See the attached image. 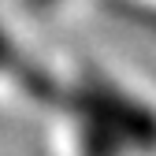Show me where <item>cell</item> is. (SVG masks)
Returning a JSON list of instances; mask_svg holds the SVG:
<instances>
[{
    "label": "cell",
    "mask_w": 156,
    "mask_h": 156,
    "mask_svg": "<svg viewBox=\"0 0 156 156\" xmlns=\"http://www.w3.org/2000/svg\"><path fill=\"white\" fill-rule=\"evenodd\" d=\"M37 4H41V8H45V0H34V8H37Z\"/></svg>",
    "instance_id": "cell-1"
}]
</instances>
